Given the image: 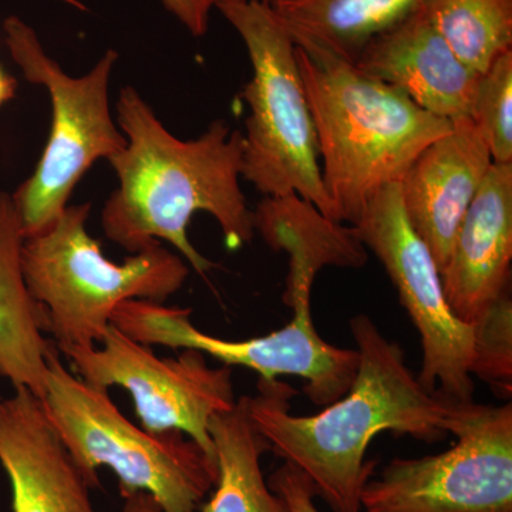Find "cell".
Returning a JSON list of instances; mask_svg holds the SVG:
<instances>
[{"mask_svg": "<svg viewBox=\"0 0 512 512\" xmlns=\"http://www.w3.org/2000/svg\"><path fill=\"white\" fill-rule=\"evenodd\" d=\"M43 407L90 487L100 468L119 478L120 493L144 491L163 512H198L217 484V461L180 431L150 433L120 412L109 390L70 372L56 345L47 356Z\"/></svg>", "mask_w": 512, "mask_h": 512, "instance_id": "cell-5", "label": "cell"}, {"mask_svg": "<svg viewBox=\"0 0 512 512\" xmlns=\"http://www.w3.org/2000/svg\"><path fill=\"white\" fill-rule=\"evenodd\" d=\"M352 227L386 269L419 330L421 386L444 402H474L476 328L451 312L439 266L404 214L399 184L377 192Z\"/></svg>", "mask_w": 512, "mask_h": 512, "instance_id": "cell-9", "label": "cell"}, {"mask_svg": "<svg viewBox=\"0 0 512 512\" xmlns=\"http://www.w3.org/2000/svg\"><path fill=\"white\" fill-rule=\"evenodd\" d=\"M210 2H211V5L214 6L215 0H210ZM262 2L268 3V5H269V3L274 2V0H262Z\"/></svg>", "mask_w": 512, "mask_h": 512, "instance_id": "cell-27", "label": "cell"}, {"mask_svg": "<svg viewBox=\"0 0 512 512\" xmlns=\"http://www.w3.org/2000/svg\"><path fill=\"white\" fill-rule=\"evenodd\" d=\"M296 59L332 220L355 225L367 202L399 184L421 151L450 133L453 121L427 113L396 87L330 53L296 46Z\"/></svg>", "mask_w": 512, "mask_h": 512, "instance_id": "cell-3", "label": "cell"}, {"mask_svg": "<svg viewBox=\"0 0 512 512\" xmlns=\"http://www.w3.org/2000/svg\"><path fill=\"white\" fill-rule=\"evenodd\" d=\"M353 64L427 113L450 121L471 116L481 74L454 55L424 9L375 37Z\"/></svg>", "mask_w": 512, "mask_h": 512, "instance_id": "cell-15", "label": "cell"}, {"mask_svg": "<svg viewBox=\"0 0 512 512\" xmlns=\"http://www.w3.org/2000/svg\"><path fill=\"white\" fill-rule=\"evenodd\" d=\"M491 165L483 134L464 117L421 151L399 183L407 221L430 249L439 272Z\"/></svg>", "mask_w": 512, "mask_h": 512, "instance_id": "cell-12", "label": "cell"}, {"mask_svg": "<svg viewBox=\"0 0 512 512\" xmlns=\"http://www.w3.org/2000/svg\"><path fill=\"white\" fill-rule=\"evenodd\" d=\"M470 119L483 134L494 164H512V50L478 80Z\"/></svg>", "mask_w": 512, "mask_h": 512, "instance_id": "cell-21", "label": "cell"}, {"mask_svg": "<svg viewBox=\"0 0 512 512\" xmlns=\"http://www.w3.org/2000/svg\"><path fill=\"white\" fill-rule=\"evenodd\" d=\"M512 262V164L491 165L457 229L440 272L451 312L476 325L510 292Z\"/></svg>", "mask_w": 512, "mask_h": 512, "instance_id": "cell-13", "label": "cell"}, {"mask_svg": "<svg viewBox=\"0 0 512 512\" xmlns=\"http://www.w3.org/2000/svg\"><path fill=\"white\" fill-rule=\"evenodd\" d=\"M476 328L473 377L490 384L500 396L512 393V302L510 292L491 306Z\"/></svg>", "mask_w": 512, "mask_h": 512, "instance_id": "cell-22", "label": "cell"}, {"mask_svg": "<svg viewBox=\"0 0 512 512\" xmlns=\"http://www.w3.org/2000/svg\"><path fill=\"white\" fill-rule=\"evenodd\" d=\"M18 82L0 66V107L15 99Z\"/></svg>", "mask_w": 512, "mask_h": 512, "instance_id": "cell-26", "label": "cell"}, {"mask_svg": "<svg viewBox=\"0 0 512 512\" xmlns=\"http://www.w3.org/2000/svg\"><path fill=\"white\" fill-rule=\"evenodd\" d=\"M123 498V512H163L157 501L144 491L120 493Z\"/></svg>", "mask_w": 512, "mask_h": 512, "instance_id": "cell-25", "label": "cell"}, {"mask_svg": "<svg viewBox=\"0 0 512 512\" xmlns=\"http://www.w3.org/2000/svg\"><path fill=\"white\" fill-rule=\"evenodd\" d=\"M359 367L349 392L313 416H293L288 384L258 382L249 414L269 450L298 468L333 512H362L363 488L375 463L365 461L384 431L423 441L443 440L448 404L427 392L407 366L399 343L367 315L350 319Z\"/></svg>", "mask_w": 512, "mask_h": 512, "instance_id": "cell-2", "label": "cell"}, {"mask_svg": "<svg viewBox=\"0 0 512 512\" xmlns=\"http://www.w3.org/2000/svg\"><path fill=\"white\" fill-rule=\"evenodd\" d=\"M59 353L90 386L127 390L144 430L180 431L217 461L208 429L212 417L237 403L231 367H211L204 353L194 349L161 359L113 323L97 345Z\"/></svg>", "mask_w": 512, "mask_h": 512, "instance_id": "cell-10", "label": "cell"}, {"mask_svg": "<svg viewBox=\"0 0 512 512\" xmlns=\"http://www.w3.org/2000/svg\"><path fill=\"white\" fill-rule=\"evenodd\" d=\"M23 241L12 194L0 192V377L42 399L55 343L45 338V316L23 278Z\"/></svg>", "mask_w": 512, "mask_h": 512, "instance_id": "cell-17", "label": "cell"}, {"mask_svg": "<svg viewBox=\"0 0 512 512\" xmlns=\"http://www.w3.org/2000/svg\"><path fill=\"white\" fill-rule=\"evenodd\" d=\"M117 123L126 147L109 163L119 187L101 211V227L111 242L131 254L167 242L195 272L205 275L214 262L188 237L197 212L215 218L229 251L254 239V211L239 184L241 131L217 120L200 137L180 140L131 86L121 89Z\"/></svg>", "mask_w": 512, "mask_h": 512, "instance_id": "cell-1", "label": "cell"}, {"mask_svg": "<svg viewBox=\"0 0 512 512\" xmlns=\"http://www.w3.org/2000/svg\"><path fill=\"white\" fill-rule=\"evenodd\" d=\"M214 8L241 36L252 66L241 92L249 109L242 177L265 197L298 194L332 220L295 42L262 0H215Z\"/></svg>", "mask_w": 512, "mask_h": 512, "instance_id": "cell-6", "label": "cell"}, {"mask_svg": "<svg viewBox=\"0 0 512 512\" xmlns=\"http://www.w3.org/2000/svg\"><path fill=\"white\" fill-rule=\"evenodd\" d=\"M423 9L454 55L478 74L512 50V0H427Z\"/></svg>", "mask_w": 512, "mask_h": 512, "instance_id": "cell-20", "label": "cell"}, {"mask_svg": "<svg viewBox=\"0 0 512 512\" xmlns=\"http://www.w3.org/2000/svg\"><path fill=\"white\" fill-rule=\"evenodd\" d=\"M254 228L266 245L289 256L284 301L292 311L312 309V289L320 269L360 268L367 261V249L352 225L330 220L293 192L259 202Z\"/></svg>", "mask_w": 512, "mask_h": 512, "instance_id": "cell-16", "label": "cell"}, {"mask_svg": "<svg viewBox=\"0 0 512 512\" xmlns=\"http://www.w3.org/2000/svg\"><path fill=\"white\" fill-rule=\"evenodd\" d=\"M90 210L89 202L67 205L49 227L26 237L20 252L26 286L59 352L97 345L120 303H164L190 275L185 259L163 242L111 261L87 231Z\"/></svg>", "mask_w": 512, "mask_h": 512, "instance_id": "cell-4", "label": "cell"}, {"mask_svg": "<svg viewBox=\"0 0 512 512\" xmlns=\"http://www.w3.org/2000/svg\"><path fill=\"white\" fill-rule=\"evenodd\" d=\"M218 478L202 512H291L284 498L269 487L261 458L268 443L249 414V396L239 397L228 412L210 421Z\"/></svg>", "mask_w": 512, "mask_h": 512, "instance_id": "cell-19", "label": "cell"}, {"mask_svg": "<svg viewBox=\"0 0 512 512\" xmlns=\"http://www.w3.org/2000/svg\"><path fill=\"white\" fill-rule=\"evenodd\" d=\"M3 30L10 56L23 76L45 87L52 104V126L42 157L12 194L26 238L62 214L94 163L110 161L126 147V137L110 109L111 73L119 53L107 50L89 73L72 77L47 55L35 29L18 16L6 19Z\"/></svg>", "mask_w": 512, "mask_h": 512, "instance_id": "cell-7", "label": "cell"}, {"mask_svg": "<svg viewBox=\"0 0 512 512\" xmlns=\"http://www.w3.org/2000/svg\"><path fill=\"white\" fill-rule=\"evenodd\" d=\"M269 487L281 495L291 512H319L315 504V488L298 468L284 463L272 474Z\"/></svg>", "mask_w": 512, "mask_h": 512, "instance_id": "cell-23", "label": "cell"}, {"mask_svg": "<svg viewBox=\"0 0 512 512\" xmlns=\"http://www.w3.org/2000/svg\"><path fill=\"white\" fill-rule=\"evenodd\" d=\"M161 3L192 36L200 37L207 33L211 9L214 8L210 0H161Z\"/></svg>", "mask_w": 512, "mask_h": 512, "instance_id": "cell-24", "label": "cell"}, {"mask_svg": "<svg viewBox=\"0 0 512 512\" xmlns=\"http://www.w3.org/2000/svg\"><path fill=\"white\" fill-rule=\"evenodd\" d=\"M456 436L436 456L394 458L363 488L365 512H512V404L447 402Z\"/></svg>", "mask_w": 512, "mask_h": 512, "instance_id": "cell-8", "label": "cell"}, {"mask_svg": "<svg viewBox=\"0 0 512 512\" xmlns=\"http://www.w3.org/2000/svg\"><path fill=\"white\" fill-rule=\"evenodd\" d=\"M427 0H274L293 42L353 63L375 37L424 8Z\"/></svg>", "mask_w": 512, "mask_h": 512, "instance_id": "cell-18", "label": "cell"}, {"mask_svg": "<svg viewBox=\"0 0 512 512\" xmlns=\"http://www.w3.org/2000/svg\"><path fill=\"white\" fill-rule=\"evenodd\" d=\"M111 323L146 346L194 349L222 366L247 367L258 373L261 382H275L278 376L302 377L306 396L319 407L345 396L359 367L356 349L338 348L320 338L312 311H295L284 328L247 340L215 338L195 328L191 309L144 299L120 303Z\"/></svg>", "mask_w": 512, "mask_h": 512, "instance_id": "cell-11", "label": "cell"}, {"mask_svg": "<svg viewBox=\"0 0 512 512\" xmlns=\"http://www.w3.org/2000/svg\"><path fill=\"white\" fill-rule=\"evenodd\" d=\"M0 466L13 512H96L90 487L28 389L0 397Z\"/></svg>", "mask_w": 512, "mask_h": 512, "instance_id": "cell-14", "label": "cell"}]
</instances>
